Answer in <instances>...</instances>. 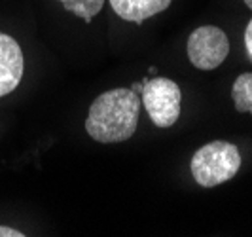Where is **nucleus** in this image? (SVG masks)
I'll return each instance as SVG.
<instances>
[{"label":"nucleus","mask_w":252,"mask_h":237,"mask_svg":"<svg viewBox=\"0 0 252 237\" xmlns=\"http://www.w3.org/2000/svg\"><path fill=\"white\" fill-rule=\"evenodd\" d=\"M231 99L237 112L252 114V72H243L231 86Z\"/></svg>","instance_id":"0eeeda50"},{"label":"nucleus","mask_w":252,"mask_h":237,"mask_svg":"<svg viewBox=\"0 0 252 237\" xmlns=\"http://www.w3.org/2000/svg\"><path fill=\"white\" fill-rule=\"evenodd\" d=\"M142 91H140V104L146 108L156 127H171L177 124L180 116V101L182 93L177 82L171 78H152L142 80Z\"/></svg>","instance_id":"7ed1b4c3"},{"label":"nucleus","mask_w":252,"mask_h":237,"mask_svg":"<svg viewBox=\"0 0 252 237\" xmlns=\"http://www.w3.org/2000/svg\"><path fill=\"white\" fill-rule=\"evenodd\" d=\"M171 2L173 0H110V6L122 19L140 25L142 21L165 12Z\"/></svg>","instance_id":"423d86ee"},{"label":"nucleus","mask_w":252,"mask_h":237,"mask_svg":"<svg viewBox=\"0 0 252 237\" xmlns=\"http://www.w3.org/2000/svg\"><path fill=\"white\" fill-rule=\"evenodd\" d=\"M66 12H72L86 23H91V19L102 10L104 0H59Z\"/></svg>","instance_id":"6e6552de"},{"label":"nucleus","mask_w":252,"mask_h":237,"mask_svg":"<svg viewBox=\"0 0 252 237\" xmlns=\"http://www.w3.org/2000/svg\"><path fill=\"white\" fill-rule=\"evenodd\" d=\"M25 70V57L17 40L0 33V97L12 93L19 86Z\"/></svg>","instance_id":"39448f33"},{"label":"nucleus","mask_w":252,"mask_h":237,"mask_svg":"<svg viewBox=\"0 0 252 237\" xmlns=\"http://www.w3.org/2000/svg\"><path fill=\"white\" fill-rule=\"evenodd\" d=\"M140 95L133 89L118 88L101 93L91 102L86 118V131L102 144L124 142L137 131Z\"/></svg>","instance_id":"f257e3e1"},{"label":"nucleus","mask_w":252,"mask_h":237,"mask_svg":"<svg viewBox=\"0 0 252 237\" xmlns=\"http://www.w3.org/2000/svg\"><path fill=\"white\" fill-rule=\"evenodd\" d=\"M245 46H247V53L252 59V19L247 25V31H245Z\"/></svg>","instance_id":"1a4fd4ad"},{"label":"nucleus","mask_w":252,"mask_h":237,"mask_svg":"<svg viewBox=\"0 0 252 237\" xmlns=\"http://www.w3.org/2000/svg\"><path fill=\"white\" fill-rule=\"evenodd\" d=\"M25 234H21L19 230H13L10 226H0V237H23Z\"/></svg>","instance_id":"9d476101"},{"label":"nucleus","mask_w":252,"mask_h":237,"mask_svg":"<svg viewBox=\"0 0 252 237\" xmlns=\"http://www.w3.org/2000/svg\"><path fill=\"white\" fill-rule=\"evenodd\" d=\"M229 40L215 25L197 27L188 38V59L199 70H215L226 61Z\"/></svg>","instance_id":"20e7f679"},{"label":"nucleus","mask_w":252,"mask_h":237,"mask_svg":"<svg viewBox=\"0 0 252 237\" xmlns=\"http://www.w3.org/2000/svg\"><path fill=\"white\" fill-rule=\"evenodd\" d=\"M243 2L247 4V8H251V10H252V0H243Z\"/></svg>","instance_id":"9b49d317"},{"label":"nucleus","mask_w":252,"mask_h":237,"mask_svg":"<svg viewBox=\"0 0 252 237\" xmlns=\"http://www.w3.org/2000/svg\"><path fill=\"white\" fill-rule=\"evenodd\" d=\"M193 180L203 188H215L231 180L241 169L239 148L226 140H213L191 156Z\"/></svg>","instance_id":"f03ea898"}]
</instances>
